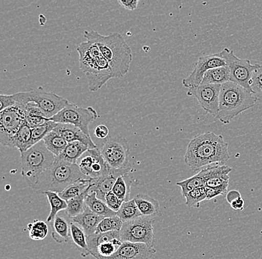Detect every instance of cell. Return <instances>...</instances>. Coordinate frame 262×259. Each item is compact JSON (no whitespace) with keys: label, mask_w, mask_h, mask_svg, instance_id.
<instances>
[{"label":"cell","mask_w":262,"mask_h":259,"mask_svg":"<svg viewBox=\"0 0 262 259\" xmlns=\"http://www.w3.org/2000/svg\"><path fill=\"white\" fill-rule=\"evenodd\" d=\"M89 193H84L81 196H78V197L67 201L68 206H67L66 211H67V215L70 219L77 217L84 211L86 207V197L89 194Z\"/></svg>","instance_id":"d590c367"},{"label":"cell","mask_w":262,"mask_h":259,"mask_svg":"<svg viewBox=\"0 0 262 259\" xmlns=\"http://www.w3.org/2000/svg\"><path fill=\"white\" fill-rule=\"evenodd\" d=\"M240 198H242V194L237 190H231V191H228L227 196H226V200H227V203L229 205L233 203L234 201L240 199Z\"/></svg>","instance_id":"7dc6e473"},{"label":"cell","mask_w":262,"mask_h":259,"mask_svg":"<svg viewBox=\"0 0 262 259\" xmlns=\"http://www.w3.org/2000/svg\"><path fill=\"white\" fill-rule=\"evenodd\" d=\"M52 237L57 244L68 242L70 238V224L66 218L57 216L52 224Z\"/></svg>","instance_id":"d4e9b609"},{"label":"cell","mask_w":262,"mask_h":259,"mask_svg":"<svg viewBox=\"0 0 262 259\" xmlns=\"http://www.w3.org/2000/svg\"><path fill=\"white\" fill-rule=\"evenodd\" d=\"M229 144L221 134L205 132L194 136L186 148L184 161L193 171H201L204 167L229 160Z\"/></svg>","instance_id":"6da1fadb"},{"label":"cell","mask_w":262,"mask_h":259,"mask_svg":"<svg viewBox=\"0 0 262 259\" xmlns=\"http://www.w3.org/2000/svg\"><path fill=\"white\" fill-rule=\"evenodd\" d=\"M105 203L114 212L117 213L120 208L122 207L123 202L122 200L119 199L115 193L112 191L108 193L105 197Z\"/></svg>","instance_id":"b9f144b4"},{"label":"cell","mask_w":262,"mask_h":259,"mask_svg":"<svg viewBox=\"0 0 262 259\" xmlns=\"http://www.w3.org/2000/svg\"><path fill=\"white\" fill-rule=\"evenodd\" d=\"M46 147L55 157L58 156L68 145V142L56 132H49L43 140Z\"/></svg>","instance_id":"1f68e13d"},{"label":"cell","mask_w":262,"mask_h":259,"mask_svg":"<svg viewBox=\"0 0 262 259\" xmlns=\"http://www.w3.org/2000/svg\"><path fill=\"white\" fill-rule=\"evenodd\" d=\"M90 178H83L66 188L64 191L59 193L60 197L66 201L78 197L83 193L90 192Z\"/></svg>","instance_id":"f546056e"},{"label":"cell","mask_w":262,"mask_h":259,"mask_svg":"<svg viewBox=\"0 0 262 259\" xmlns=\"http://www.w3.org/2000/svg\"><path fill=\"white\" fill-rule=\"evenodd\" d=\"M156 218L141 216L123 224L119 231L122 242L144 244L154 247L155 233L154 224Z\"/></svg>","instance_id":"9c48e42d"},{"label":"cell","mask_w":262,"mask_h":259,"mask_svg":"<svg viewBox=\"0 0 262 259\" xmlns=\"http://www.w3.org/2000/svg\"><path fill=\"white\" fill-rule=\"evenodd\" d=\"M230 206L232 209L235 210V211H242L245 208V201L242 198H240V199L231 203Z\"/></svg>","instance_id":"c3c4849f"},{"label":"cell","mask_w":262,"mask_h":259,"mask_svg":"<svg viewBox=\"0 0 262 259\" xmlns=\"http://www.w3.org/2000/svg\"><path fill=\"white\" fill-rule=\"evenodd\" d=\"M98 117L97 111L93 107L83 108L70 103L67 107L51 118L57 124H71L90 136V126Z\"/></svg>","instance_id":"30bf717a"},{"label":"cell","mask_w":262,"mask_h":259,"mask_svg":"<svg viewBox=\"0 0 262 259\" xmlns=\"http://www.w3.org/2000/svg\"><path fill=\"white\" fill-rule=\"evenodd\" d=\"M29 237L33 241H42L48 235L49 226L44 221L34 220L32 224H28Z\"/></svg>","instance_id":"8d00e7d4"},{"label":"cell","mask_w":262,"mask_h":259,"mask_svg":"<svg viewBox=\"0 0 262 259\" xmlns=\"http://www.w3.org/2000/svg\"><path fill=\"white\" fill-rule=\"evenodd\" d=\"M53 131L63 137L68 144L74 142H80L88 146L90 150L97 148L90 136L86 135L81 129L71 124H57Z\"/></svg>","instance_id":"ffe728a7"},{"label":"cell","mask_w":262,"mask_h":259,"mask_svg":"<svg viewBox=\"0 0 262 259\" xmlns=\"http://www.w3.org/2000/svg\"><path fill=\"white\" fill-rule=\"evenodd\" d=\"M123 224L124 223L122 222V220L117 215L104 218L98 226L96 233H105V232H115V231L119 232L122 228Z\"/></svg>","instance_id":"f35d334b"},{"label":"cell","mask_w":262,"mask_h":259,"mask_svg":"<svg viewBox=\"0 0 262 259\" xmlns=\"http://www.w3.org/2000/svg\"><path fill=\"white\" fill-rule=\"evenodd\" d=\"M109 134V129L105 125H99L95 129L94 134L98 138H106Z\"/></svg>","instance_id":"bcb514c9"},{"label":"cell","mask_w":262,"mask_h":259,"mask_svg":"<svg viewBox=\"0 0 262 259\" xmlns=\"http://www.w3.org/2000/svg\"><path fill=\"white\" fill-rule=\"evenodd\" d=\"M77 165L81 173L90 178L105 176L113 170L106 163L99 148L90 149L78 159Z\"/></svg>","instance_id":"9a60e30c"},{"label":"cell","mask_w":262,"mask_h":259,"mask_svg":"<svg viewBox=\"0 0 262 259\" xmlns=\"http://www.w3.org/2000/svg\"><path fill=\"white\" fill-rule=\"evenodd\" d=\"M221 85H200L188 88L187 95L195 98L201 107L213 117H217L219 111Z\"/></svg>","instance_id":"5bb4252c"},{"label":"cell","mask_w":262,"mask_h":259,"mask_svg":"<svg viewBox=\"0 0 262 259\" xmlns=\"http://www.w3.org/2000/svg\"><path fill=\"white\" fill-rule=\"evenodd\" d=\"M11 107H16V103L13 97V94L0 95V111Z\"/></svg>","instance_id":"7bdbcfd3"},{"label":"cell","mask_w":262,"mask_h":259,"mask_svg":"<svg viewBox=\"0 0 262 259\" xmlns=\"http://www.w3.org/2000/svg\"><path fill=\"white\" fill-rule=\"evenodd\" d=\"M31 140H32V128L25 123L16 134L15 147L18 149L20 153L26 152L32 147Z\"/></svg>","instance_id":"e575fe53"},{"label":"cell","mask_w":262,"mask_h":259,"mask_svg":"<svg viewBox=\"0 0 262 259\" xmlns=\"http://www.w3.org/2000/svg\"><path fill=\"white\" fill-rule=\"evenodd\" d=\"M101 155L113 170H131L128 142L122 137H110L99 148Z\"/></svg>","instance_id":"ba28073f"},{"label":"cell","mask_w":262,"mask_h":259,"mask_svg":"<svg viewBox=\"0 0 262 259\" xmlns=\"http://www.w3.org/2000/svg\"><path fill=\"white\" fill-rule=\"evenodd\" d=\"M103 219L104 218L93 212L86 206L84 211L77 217L72 218L71 221L81 226L86 236H89L96 233L98 226Z\"/></svg>","instance_id":"44dd1931"},{"label":"cell","mask_w":262,"mask_h":259,"mask_svg":"<svg viewBox=\"0 0 262 259\" xmlns=\"http://www.w3.org/2000/svg\"><path fill=\"white\" fill-rule=\"evenodd\" d=\"M83 178H90L81 173L77 164L66 163L55 159L53 165L41 176L32 190L38 193L47 191L59 193L70 185Z\"/></svg>","instance_id":"5b68a950"},{"label":"cell","mask_w":262,"mask_h":259,"mask_svg":"<svg viewBox=\"0 0 262 259\" xmlns=\"http://www.w3.org/2000/svg\"><path fill=\"white\" fill-rule=\"evenodd\" d=\"M57 123L53 122V121L49 119L45 124L37 126V127L32 129V140H31V146L37 144V143L42 142L44 137L49 133L52 132L56 127Z\"/></svg>","instance_id":"74e56055"},{"label":"cell","mask_w":262,"mask_h":259,"mask_svg":"<svg viewBox=\"0 0 262 259\" xmlns=\"http://www.w3.org/2000/svg\"><path fill=\"white\" fill-rule=\"evenodd\" d=\"M257 99L251 91L238 84L229 82L221 85L219 111L216 119L227 125L239 114L253 108Z\"/></svg>","instance_id":"277c9868"},{"label":"cell","mask_w":262,"mask_h":259,"mask_svg":"<svg viewBox=\"0 0 262 259\" xmlns=\"http://www.w3.org/2000/svg\"><path fill=\"white\" fill-rule=\"evenodd\" d=\"M86 204L93 212L103 218L116 216V213L108 207L105 202L98 199L96 192L89 193L86 197Z\"/></svg>","instance_id":"f1b7e54d"},{"label":"cell","mask_w":262,"mask_h":259,"mask_svg":"<svg viewBox=\"0 0 262 259\" xmlns=\"http://www.w3.org/2000/svg\"><path fill=\"white\" fill-rule=\"evenodd\" d=\"M88 251L90 255L96 259L111 258L122 246L119 231L93 234L88 236Z\"/></svg>","instance_id":"4fadbf2b"},{"label":"cell","mask_w":262,"mask_h":259,"mask_svg":"<svg viewBox=\"0 0 262 259\" xmlns=\"http://www.w3.org/2000/svg\"><path fill=\"white\" fill-rule=\"evenodd\" d=\"M205 178V187L217 188L223 192L228 193L229 173L232 171V167L225 165L208 166L201 170Z\"/></svg>","instance_id":"e0dca14e"},{"label":"cell","mask_w":262,"mask_h":259,"mask_svg":"<svg viewBox=\"0 0 262 259\" xmlns=\"http://www.w3.org/2000/svg\"><path fill=\"white\" fill-rule=\"evenodd\" d=\"M26 122V113L19 107L0 111V143L9 148L15 147L16 134Z\"/></svg>","instance_id":"8fae6325"},{"label":"cell","mask_w":262,"mask_h":259,"mask_svg":"<svg viewBox=\"0 0 262 259\" xmlns=\"http://www.w3.org/2000/svg\"><path fill=\"white\" fill-rule=\"evenodd\" d=\"M138 182L134 178L132 172L128 171L121 175L116 180L113 188L112 192L115 193L123 202L130 201V195L133 185H137Z\"/></svg>","instance_id":"603a6c76"},{"label":"cell","mask_w":262,"mask_h":259,"mask_svg":"<svg viewBox=\"0 0 262 259\" xmlns=\"http://www.w3.org/2000/svg\"><path fill=\"white\" fill-rule=\"evenodd\" d=\"M186 198V205L190 208L199 209L201 203L206 201V190L204 188H199L191 191L185 196Z\"/></svg>","instance_id":"60d3db41"},{"label":"cell","mask_w":262,"mask_h":259,"mask_svg":"<svg viewBox=\"0 0 262 259\" xmlns=\"http://www.w3.org/2000/svg\"><path fill=\"white\" fill-rule=\"evenodd\" d=\"M116 215L122 220L123 223L132 221V220L142 216L134 199L124 202L122 207L116 213Z\"/></svg>","instance_id":"836d02e7"},{"label":"cell","mask_w":262,"mask_h":259,"mask_svg":"<svg viewBox=\"0 0 262 259\" xmlns=\"http://www.w3.org/2000/svg\"><path fill=\"white\" fill-rule=\"evenodd\" d=\"M225 65V62L219 53L203 55L198 59L193 71L183 80V85L188 89L199 86L202 83L204 75L208 70Z\"/></svg>","instance_id":"2e32d148"},{"label":"cell","mask_w":262,"mask_h":259,"mask_svg":"<svg viewBox=\"0 0 262 259\" xmlns=\"http://www.w3.org/2000/svg\"><path fill=\"white\" fill-rule=\"evenodd\" d=\"M118 3L124 9L129 11H134L138 6V0H119Z\"/></svg>","instance_id":"f6af8a7d"},{"label":"cell","mask_w":262,"mask_h":259,"mask_svg":"<svg viewBox=\"0 0 262 259\" xmlns=\"http://www.w3.org/2000/svg\"><path fill=\"white\" fill-rule=\"evenodd\" d=\"M86 237L88 236L81 226L72 221L70 222V237L75 247L81 251V256L83 258L90 255Z\"/></svg>","instance_id":"83f0119b"},{"label":"cell","mask_w":262,"mask_h":259,"mask_svg":"<svg viewBox=\"0 0 262 259\" xmlns=\"http://www.w3.org/2000/svg\"><path fill=\"white\" fill-rule=\"evenodd\" d=\"M26 113V122L32 129L42 125L49 121L43 111L33 103L26 105L24 109Z\"/></svg>","instance_id":"4316f807"},{"label":"cell","mask_w":262,"mask_h":259,"mask_svg":"<svg viewBox=\"0 0 262 259\" xmlns=\"http://www.w3.org/2000/svg\"><path fill=\"white\" fill-rule=\"evenodd\" d=\"M157 252L154 247L144 244L123 242L120 248L111 258L106 259H149Z\"/></svg>","instance_id":"ac0fdd59"},{"label":"cell","mask_w":262,"mask_h":259,"mask_svg":"<svg viewBox=\"0 0 262 259\" xmlns=\"http://www.w3.org/2000/svg\"><path fill=\"white\" fill-rule=\"evenodd\" d=\"M206 190V201H210L217 196L225 195V193L223 192L221 190L217 188H209V187H205Z\"/></svg>","instance_id":"ee69618b"},{"label":"cell","mask_w":262,"mask_h":259,"mask_svg":"<svg viewBox=\"0 0 262 259\" xmlns=\"http://www.w3.org/2000/svg\"><path fill=\"white\" fill-rule=\"evenodd\" d=\"M13 97L15 101L16 107L24 110L28 103H34L43 111L49 119L56 115L70 103L68 99L56 93L44 91L42 88L28 92L14 93Z\"/></svg>","instance_id":"52a82bcc"},{"label":"cell","mask_w":262,"mask_h":259,"mask_svg":"<svg viewBox=\"0 0 262 259\" xmlns=\"http://www.w3.org/2000/svg\"><path fill=\"white\" fill-rule=\"evenodd\" d=\"M128 171L131 170H112L105 176L90 178V193L96 192L98 199L105 202L106 195L112 191L117 178Z\"/></svg>","instance_id":"d6986e66"},{"label":"cell","mask_w":262,"mask_h":259,"mask_svg":"<svg viewBox=\"0 0 262 259\" xmlns=\"http://www.w3.org/2000/svg\"><path fill=\"white\" fill-rule=\"evenodd\" d=\"M88 150V146L80 142L69 143L63 152L56 157V159L69 164H77L78 159Z\"/></svg>","instance_id":"cb8c5ba5"},{"label":"cell","mask_w":262,"mask_h":259,"mask_svg":"<svg viewBox=\"0 0 262 259\" xmlns=\"http://www.w3.org/2000/svg\"><path fill=\"white\" fill-rule=\"evenodd\" d=\"M250 89L257 101L262 102V65H259L252 75Z\"/></svg>","instance_id":"ab89813d"},{"label":"cell","mask_w":262,"mask_h":259,"mask_svg":"<svg viewBox=\"0 0 262 259\" xmlns=\"http://www.w3.org/2000/svg\"><path fill=\"white\" fill-rule=\"evenodd\" d=\"M43 194L47 196L51 208L50 213L47 217V221L52 222L57 217V213L59 211L67 210L68 204H67V201L60 197L58 193L47 191V192H44Z\"/></svg>","instance_id":"4dcf8cb0"},{"label":"cell","mask_w":262,"mask_h":259,"mask_svg":"<svg viewBox=\"0 0 262 259\" xmlns=\"http://www.w3.org/2000/svg\"><path fill=\"white\" fill-rule=\"evenodd\" d=\"M219 54L230 70L231 82L238 84L251 91L250 82L252 75L259 65H252L248 59L237 58L233 51L228 48H224Z\"/></svg>","instance_id":"7c38bea8"},{"label":"cell","mask_w":262,"mask_h":259,"mask_svg":"<svg viewBox=\"0 0 262 259\" xmlns=\"http://www.w3.org/2000/svg\"><path fill=\"white\" fill-rule=\"evenodd\" d=\"M134 200L142 216L157 218L161 214L160 203L155 198L139 193L134 196Z\"/></svg>","instance_id":"7402d4cb"},{"label":"cell","mask_w":262,"mask_h":259,"mask_svg":"<svg viewBox=\"0 0 262 259\" xmlns=\"http://www.w3.org/2000/svg\"><path fill=\"white\" fill-rule=\"evenodd\" d=\"M20 154L22 176L32 189L41 176L53 165L56 157L47 148L43 141Z\"/></svg>","instance_id":"8992f818"},{"label":"cell","mask_w":262,"mask_h":259,"mask_svg":"<svg viewBox=\"0 0 262 259\" xmlns=\"http://www.w3.org/2000/svg\"><path fill=\"white\" fill-rule=\"evenodd\" d=\"M177 185L181 188L182 195H183V197H185L191 191L199 189V188H204L205 178L201 171H200L194 176L186 178L183 181L178 182V183H177Z\"/></svg>","instance_id":"d6a6232c"},{"label":"cell","mask_w":262,"mask_h":259,"mask_svg":"<svg viewBox=\"0 0 262 259\" xmlns=\"http://www.w3.org/2000/svg\"><path fill=\"white\" fill-rule=\"evenodd\" d=\"M79 54L80 69L88 77L91 91H97L111 78H114L112 69L96 44L82 42L77 48Z\"/></svg>","instance_id":"3957f363"},{"label":"cell","mask_w":262,"mask_h":259,"mask_svg":"<svg viewBox=\"0 0 262 259\" xmlns=\"http://www.w3.org/2000/svg\"><path fill=\"white\" fill-rule=\"evenodd\" d=\"M83 36L88 42L96 44L112 69L114 78H122L130 70L133 61L131 48L122 34L112 33L102 35L96 31H85Z\"/></svg>","instance_id":"7a4b0ae2"},{"label":"cell","mask_w":262,"mask_h":259,"mask_svg":"<svg viewBox=\"0 0 262 259\" xmlns=\"http://www.w3.org/2000/svg\"><path fill=\"white\" fill-rule=\"evenodd\" d=\"M231 82L230 70L225 66L216 67L206 72L203 79V85H224Z\"/></svg>","instance_id":"484cf974"}]
</instances>
